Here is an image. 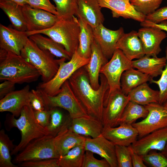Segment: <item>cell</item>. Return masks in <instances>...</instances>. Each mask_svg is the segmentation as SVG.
Instances as JSON below:
<instances>
[{
    "instance_id": "43",
    "label": "cell",
    "mask_w": 167,
    "mask_h": 167,
    "mask_svg": "<svg viewBox=\"0 0 167 167\" xmlns=\"http://www.w3.org/2000/svg\"><path fill=\"white\" fill-rule=\"evenodd\" d=\"M58 159L52 158L28 161L21 163L23 167H59Z\"/></svg>"
},
{
    "instance_id": "37",
    "label": "cell",
    "mask_w": 167,
    "mask_h": 167,
    "mask_svg": "<svg viewBox=\"0 0 167 167\" xmlns=\"http://www.w3.org/2000/svg\"><path fill=\"white\" fill-rule=\"evenodd\" d=\"M163 0H130L131 4L138 12L145 16L158 9Z\"/></svg>"
},
{
    "instance_id": "18",
    "label": "cell",
    "mask_w": 167,
    "mask_h": 167,
    "mask_svg": "<svg viewBox=\"0 0 167 167\" xmlns=\"http://www.w3.org/2000/svg\"><path fill=\"white\" fill-rule=\"evenodd\" d=\"M30 87L27 85L19 90L14 91L0 100V112H9L13 116H19L25 105L30 104Z\"/></svg>"
},
{
    "instance_id": "52",
    "label": "cell",
    "mask_w": 167,
    "mask_h": 167,
    "mask_svg": "<svg viewBox=\"0 0 167 167\" xmlns=\"http://www.w3.org/2000/svg\"><path fill=\"white\" fill-rule=\"evenodd\" d=\"M163 105L167 109V102L165 103Z\"/></svg>"
},
{
    "instance_id": "2",
    "label": "cell",
    "mask_w": 167,
    "mask_h": 167,
    "mask_svg": "<svg viewBox=\"0 0 167 167\" xmlns=\"http://www.w3.org/2000/svg\"><path fill=\"white\" fill-rule=\"evenodd\" d=\"M40 75L37 70L21 55L7 52L0 58V80L15 84L36 81Z\"/></svg>"
},
{
    "instance_id": "16",
    "label": "cell",
    "mask_w": 167,
    "mask_h": 167,
    "mask_svg": "<svg viewBox=\"0 0 167 167\" xmlns=\"http://www.w3.org/2000/svg\"><path fill=\"white\" fill-rule=\"evenodd\" d=\"M84 147L85 151L92 152L105 159L110 167H118L115 145L102 134L95 138L86 137Z\"/></svg>"
},
{
    "instance_id": "42",
    "label": "cell",
    "mask_w": 167,
    "mask_h": 167,
    "mask_svg": "<svg viewBox=\"0 0 167 167\" xmlns=\"http://www.w3.org/2000/svg\"><path fill=\"white\" fill-rule=\"evenodd\" d=\"M30 103L33 110H41L49 109L47 107L40 91L32 89L29 92Z\"/></svg>"
},
{
    "instance_id": "39",
    "label": "cell",
    "mask_w": 167,
    "mask_h": 167,
    "mask_svg": "<svg viewBox=\"0 0 167 167\" xmlns=\"http://www.w3.org/2000/svg\"><path fill=\"white\" fill-rule=\"evenodd\" d=\"M115 152L118 167H132L131 145H115Z\"/></svg>"
},
{
    "instance_id": "32",
    "label": "cell",
    "mask_w": 167,
    "mask_h": 167,
    "mask_svg": "<svg viewBox=\"0 0 167 167\" xmlns=\"http://www.w3.org/2000/svg\"><path fill=\"white\" fill-rule=\"evenodd\" d=\"M148 113V111L144 105L130 101L119 121L118 125L122 124L132 125L138 119L145 118Z\"/></svg>"
},
{
    "instance_id": "50",
    "label": "cell",
    "mask_w": 167,
    "mask_h": 167,
    "mask_svg": "<svg viewBox=\"0 0 167 167\" xmlns=\"http://www.w3.org/2000/svg\"><path fill=\"white\" fill-rule=\"evenodd\" d=\"M13 2L22 6L27 4V0H8Z\"/></svg>"
},
{
    "instance_id": "14",
    "label": "cell",
    "mask_w": 167,
    "mask_h": 167,
    "mask_svg": "<svg viewBox=\"0 0 167 167\" xmlns=\"http://www.w3.org/2000/svg\"><path fill=\"white\" fill-rule=\"evenodd\" d=\"M29 36L26 31H19L0 24V48L20 55Z\"/></svg>"
},
{
    "instance_id": "34",
    "label": "cell",
    "mask_w": 167,
    "mask_h": 167,
    "mask_svg": "<svg viewBox=\"0 0 167 167\" xmlns=\"http://www.w3.org/2000/svg\"><path fill=\"white\" fill-rule=\"evenodd\" d=\"M85 151L84 143L74 147L58 159L59 167H82Z\"/></svg>"
},
{
    "instance_id": "49",
    "label": "cell",
    "mask_w": 167,
    "mask_h": 167,
    "mask_svg": "<svg viewBox=\"0 0 167 167\" xmlns=\"http://www.w3.org/2000/svg\"><path fill=\"white\" fill-rule=\"evenodd\" d=\"M140 25L143 27L157 28L167 32V20L163 21L157 24L145 19L144 21L140 22Z\"/></svg>"
},
{
    "instance_id": "44",
    "label": "cell",
    "mask_w": 167,
    "mask_h": 167,
    "mask_svg": "<svg viewBox=\"0 0 167 167\" xmlns=\"http://www.w3.org/2000/svg\"><path fill=\"white\" fill-rule=\"evenodd\" d=\"M27 4L32 8L43 10L57 15L56 7L50 0H27Z\"/></svg>"
},
{
    "instance_id": "6",
    "label": "cell",
    "mask_w": 167,
    "mask_h": 167,
    "mask_svg": "<svg viewBox=\"0 0 167 167\" xmlns=\"http://www.w3.org/2000/svg\"><path fill=\"white\" fill-rule=\"evenodd\" d=\"M90 58L81 56L76 51L68 62L65 58L59 59V66L54 77L46 82H41L37 88L50 96H54L59 92L63 84L79 68L85 66L89 61Z\"/></svg>"
},
{
    "instance_id": "24",
    "label": "cell",
    "mask_w": 167,
    "mask_h": 167,
    "mask_svg": "<svg viewBox=\"0 0 167 167\" xmlns=\"http://www.w3.org/2000/svg\"><path fill=\"white\" fill-rule=\"evenodd\" d=\"M116 49L121 50L131 61L140 58L145 55L138 32L135 31L124 33L118 41Z\"/></svg>"
},
{
    "instance_id": "1",
    "label": "cell",
    "mask_w": 167,
    "mask_h": 167,
    "mask_svg": "<svg viewBox=\"0 0 167 167\" xmlns=\"http://www.w3.org/2000/svg\"><path fill=\"white\" fill-rule=\"evenodd\" d=\"M68 80L73 91L88 115L102 122L104 101L109 89L105 76L100 74V85L97 89L91 86L84 66L76 71Z\"/></svg>"
},
{
    "instance_id": "19",
    "label": "cell",
    "mask_w": 167,
    "mask_h": 167,
    "mask_svg": "<svg viewBox=\"0 0 167 167\" xmlns=\"http://www.w3.org/2000/svg\"><path fill=\"white\" fill-rule=\"evenodd\" d=\"M98 0L101 8H106L111 11L114 18L122 17L140 22L145 20V16L135 9L130 0Z\"/></svg>"
},
{
    "instance_id": "45",
    "label": "cell",
    "mask_w": 167,
    "mask_h": 167,
    "mask_svg": "<svg viewBox=\"0 0 167 167\" xmlns=\"http://www.w3.org/2000/svg\"><path fill=\"white\" fill-rule=\"evenodd\" d=\"M145 19L157 24L167 20V6L157 9L152 13L146 15Z\"/></svg>"
},
{
    "instance_id": "21",
    "label": "cell",
    "mask_w": 167,
    "mask_h": 167,
    "mask_svg": "<svg viewBox=\"0 0 167 167\" xmlns=\"http://www.w3.org/2000/svg\"><path fill=\"white\" fill-rule=\"evenodd\" d=\"M76 15L92 28L103 24L104 15L98 0H77Z\"/></svg>"
},
{
    "instance_id": "17",
    "label": "cell",
    "mask_w": 167,
    "mask_h": 167,
    "mask_svg": "<svg viewBox=\"0 0 167 167\" xmlns=\"http://www.w3.org/2000/svg\"><path fill=\"white\" fill-rule=\"evenodd\" d=\"M138 34L142 42L145 54L157 57L161 51V44L167 37V34L159 28L150 27L140 28Z\"/></svg>"
},
{
    "instance_id": "15",
    "label": "cell",
    "mask_w": 167,
    "mask_h": 167,
    "mask_svg": "<svg viewBox=\"0 0 167 167\" xmlns=\"http://www.w3.org/2000/svg\"><path fill=\"white\" fill-rule=\"evenodd\" d=\"M167 143V126L155 131L131 145L133 150L142 156L152 150L161 151Z\"/></svg>"
},
{
    "instance_id": "27",
    "label": "cell",
    "mask_w": 167,
    "mask_h": 167,
    "mask_svg": "<svg viewBox=\"0 0 167 167\" xmlns=\"http://www.w3.org/2000/svg\"><path fill=\"white\" fill-rule=\"evenodd\" d=\"M152 78L133 67L129 68L122 73L120 80L121 92L126 95L133 89L140 85L150 81Z\"/></svg>"
},
{
    "instance_id": "20",
    "label": "cell",
    "mask_w": 167,
    "mask_h": 167,
    "mask_svg": "<svg viewBox=\"0 0 167 167\" xmlns=\"http://www.w3.org/2000/svg\"><path fill=\"white\" fill-rule=\"evenodd\" d=\"M118 126L103 128L102 135L115 145L128 146L137 140L138 133L132 125L122 124Z\"/></svg>"
},
{
    "instance_id": "41",
    "label": "cell",
    "mask_w": 167,
    "mask_h": 167,
    "mask_svg": "<svg viewBox=\"0 0 167 167\" xmlns=\"http://www.w3.org/2000/svg\"><path fill=\"white\" fill-rule=\"evenodd\" d=\"M94 153L89 151H85L82 167H110L105 159L98 160L94 156Z\"/></svg>"
},
{
    "instance_id": "46",
    "label": "cell",
    "mask_w": 167,
    "mask_h": 167,
    "mask_svg": "<svg viewBox=\"0 0 167 167\" xmlns=\"http://www.w3.org/2000/svg\"><path fill=\"white\" fill-rule=\"evenodd\" d=\"M34 113L35 118L38 123L42 126L46 128L50 120V109L41 110H34Z\"/></svg>"
},
{
    "instance_id": "47",
    "label": "cell",
    "mask_w": 167,
    "mask_h": 167,
    "mask_svg": "<svg viewBox=\"0 0 167 167\" xmlns=\"http://www.w3.org/2000/svg\"><path fill=\"white\" fill-rule=\"evenodd\" d=\"M14 83L7 80H4L0 84V98H2L7 94L14 91Z\"/></svg>"
},
{
    "instance_id": "30",
    "label": "cell",
    "mask_w": 167,
    "mask_h": 167,
    "mask_svg": "<svg viewBox=\"0 0 167 167\" xmlns=\"http://www.w3.org/2000/svg\"><path fill=\"white\" fill-rule=\"evenodd\" d=\"M128 95L130 101L145 105L153 103H158L159 91L152 89L146 83L132 90Z\"/></svg>"
},
{
    "instance_id": "26",
    "label": "cell",
    "mask_w": 167,
    "mask_h": 167,
    "mask_svg": "<svg viewBox=\"0 0 167 167\" xmlns=\"http://www.w3.org/2000/svg\"><path fill=\"white\" fill-rule=\"evenodd\" d=\"M166 63L165 57L158 58L146 55L131 62L132 67L149 75L152 79L161 75Z\"/></svg>"
},
{
    "instance_id": "9",
    "label": "cell",
    "mask_w": 167,
    "mask_h": 167,
    "mask_svg": "<svg viewBox=\"0 0 167 167\" xmlns=\"http://www.w3.org/2000/svg\"><path fill=\"white\" fill-rule=\"evenodd\" d=\"M131 62L121 50L116 49L110 60L101 68L100 73L105 76L109 86L105 101L112 93L121 90L122 75L126 70L132 67Z\"/></svg>"
},
{
    "instance_id": "51",
    "label": "cell",
    "mask_w": 167,
    "mask_h": 167,
    "mask_svg": "<svg viewBox=\"0 0 167 167\" xmlns=\"http://www.w3.org/2000/svg\"><path fill=\"white\" fill-rule=\"evenodd\" d=\"M161 152L167 158V143L164 149Z\"/></svg>"
},
{
    "instance_id": "33",
    "label": "cell",
    "mask_w": 167,
    "mask_h": 167,
    "mask_svg": "<svg viewBox=\"0 0 167 167\" xmlns=\"http://www.w3.org/2000/svg\"><path fill=\"white\" fill-rule=\"evenodd\" d=\"M57 108H50V120L46 127L50 135L54 137L62 130L68 127L72 119L69 114L66 116Z\"/></svg>"
},
{
    "instance_id": "13",
    "label": "cell",
    "mask_w": 167,
    "mask_h": 167,
    "mask_svg": "<svg viewBox=\"0 0 167 167\" xmlns=\"http://www.w3.org/2000/svg\"><path fill=\"white\" fill-rule=\"evenodd\" d=\"M94 39L100 47L104 54L110 59L116 49L117 43L124 33L123 28L112 30L105 27L103 24L93 28Z\"/></svg>"
},
{
    "instance_id": "5",
    "label": "cell",
    "mask_w": 167,
    "mask_h": 167,
    "mask_svg": "<svg viewBox=\"0 0 167 167\" xmlns=\"http://www.w3.org/2000/svg\"><path fill=\"white\" fill-rule=\"evenodd\" d=\"M21 56L38 71L43 82L52 79L59 66V59L49 52L43 50L29 38L20 53Z\"/></svg>"
},
{
    "instance_id": "8",
    "label": "cell",
    "mask_w": 167,
    "mask_h": 167,
    "mask_svg": "<svg viewBox=\"0 0 167 167\" xmlns=\"http://www.w3.org/2000/svg\"><path fill=\"white\" fill-rule=\"evenodd\" d=\"M54 138L48 135L32 140L16 155L15 162L21 163L28 161L59 158L60 156L55 148Z\"/></svg>"
},
{
    "instance_id": "11",
    "label": "cell",
    "mask_w": 167,
    "mask_h": 167,
    "mask_svg": "<svg viewBox=\"0 0 167 167\" xmlns=\"http://www.w3.org/2000/svg\"><path fill=\"white\" fill-rule=\"evenodd\" d=\"M130 101L129 96L121 90L114 92L107 98L104 101L102 115L104 128L118 125L119 121Z\"/></svg>"
},
{
    "instance_id": "38",
    "label": "cell",
    "mask_w": 167,
    "mask_h": 167,
    "mask_svg": "<svg viewBox=\"0 0 167 167\" xmlns=\"http://www.w3.org/2000/svg\"><path fill=\"white\" fill-rule=\"evenodd\" d=\"M165 54L166 63L160 79L156 80L152 79L149 81L150 83L156 84L158 86L159 88L158 103L162 105L167 102V46L165 48Z\"/></svg>"
},
{
    "instance_id": "4",
    "label": "cell",
    "mask_w": 167,
    "mask_h": 167,
    "mask_svg": "<svg viewBox=\"0 0 167 167\" xmlns=\"http://www.w3.org/2000/svg\"><path fill=\"white\" fill-rule=\"evenodd\" d=\"M9 121L11 126L17 128L21 134V140L11 151V155L17 154L32 140L50 135L47 128L41 126L36 119L30 103L23 108L18 118L12 115Z\"/></svg>"
},
{
    "instance_id": "29",
    "label": "cell",
    "mask_w": 167,
    "mask_h": 167,
    "mask_svg": "<svg viewBox=\"0 0 167 167\" xmlns=\"http://www.w3.org/2000/svg\"><path fill=\"white\" fill-rule=\"evenodd\" d=\"M29 38L40 49L49 52L54 56L69 60L71 59V56L64 47L52 39L41 34L30 35Z\"/></svg>"
},
{
    "instance_id": "22",
    "label": "cell",
    "mask_w": 167,
    "mask_h": 167,
    "mask_svg": "<svg viewBox=\"0 0 167 167\" xmlns=\"http://www.w3.org/2000/svg\"><path fill=\"white\" fill-rule=\"evenodd\" d=\"M91 52L88 63L84 66L88 75L90 84L95 89L100 85V71L101 68L108 61L99 45L94 39L91 45Z\"/></svg>"
},
{
    "instance_id": "23",
    "label": "cell",
    "mask_w": 167,
    "mask_h": 167,
    "mask_svg": "<svg viewBox=\"0 0 167 167\" xmlns=\"http://www.w3.org/2000/svg\"><path fill=\"white\" fill-rule=\"evenodd\" d=\"M69 128L78 135L95 138L101 135L104 127L101 121L89 116L72 119Z\"/></svg>"
},
{
    "instance_id": "10",
    "label": "cell",
    "mask_w": 167,
    "mask_h": 167,
    "mask_svg": "<svg viewBox=\"0 0 167 167\" xmlns=\"http://www.w3.org/2000/svg\"><path fill=\"white\" fill-rule=\"evenodd\" d=\"M148 111L147 117L132 125L137 130L139 138L167 126V109L163 105L153 103L144 105Z\"/></svg>"
},
{
    "instance_id": "31",
    "label": "cell",
    "mask_w": 167,
    "mask_h": 167,
    "mask_svg": "<svg viewBox=\"0 0 167 167\" xmlns=\"http://www.w3.org/2000/svg\"><path fill=\"white\" fill-rule=\"evenodd\" d=\"M78 19L80 28V32L79 45L77 51L82 57L90 58L91 52V45L94 40L93 28L82 20L78 18Z\"/></svg>"
},
{
    "instance_id": "7",
    "label": "cell",
    "mask_w": 167,
    "mask_h": 167,
    "mask_svg": "<svg viewBox=\"0 0 167 167\" xmlns=\"http://www.w3.org/2000/svg\"><path fill=\"white\" fill-rule=\"evenodd\" d=\"M38 89L49 109L53 107L63 108L68 112L72 119L89 116L73 91L68 80L62 85L59 92L54 96L48 95Z\"/></svg>"
},
{
    "instance_id": "36",
    "label": "cell",
    "mask_w": 167,
    "mask_h": 167,
    "mask_svg": "<svg viewBox=\"0 0 167 167\" xmlns=\"http://www.w3.org/2000/svg\"><path fill=\"white\" fill-rule=\"evenodd\" d=\"M56 5L57 16L60 19H70L76 15L77 0H53Z\"/></svg>"
},
{
    "instance_id": "28",
    "label": "cell",
    "mask_w": 167,
    "mask_h": 167,
    "mask_svg": "<svg viewBox=\"0 0 167 167\" xmlns=\"http://www.w3.org/2000/svg\"><path fill=\"white\" fill-rule=\"evenodd\" d=\"M0 7L8 17L13 28L21 31H27L22 6L10 0H0Z\"/></svg>"
},
{
    "instance_id": "35",
    "label": "cell",
    "mask_w": 167,
    "mask_h": 167,
    "mask_svg": "<svg viewBox=\"0 0 167 167\" xmlns=\"http://www.w3.org/2000/svg\"><path fill=\"white\" fill-rule=\"evenodd\" d=\"M4 130L0 131V167H17L11 162V153L15 147Z\"/></svg>"
},
{
    "instance_id": "48",
    "label": "cell",
    "mask_w": 167,
    "mask_h": 167,
    "mask_svg": "<svg viewBox=\"0 0 167 167\" xmlns=\"http://www.w3.org/2000/svg\"><path fill=\"white\" fill-rule=\"evenodd\" d=\"M131 146V160L133 167H146L141 156L135 152Z\"/></svg>"
},
{
    "instance_id": "12",
    "label": "cell",
    "mask_w": 167,
    "mask_h": 167,
    "mask_svg": "<svg viewBox=\"0 0 167 167\" xmlns=\"http://www.w3.org/2000/svg\"><path fill=\"white\" fill-rule=\"evenodd\" d=\"M22 11L28 32L49 28L60 19L57 15L50 12L32 8L27 4L22 6Z\"/></svg>"
},
{
    "instance_id": "25",
    "label": "cell",
    "mask_w": 167,
    "mask_h": 167,
    "mask_svg": "<svg viewBox=\"0 0 167 167\" xmlns=\"http://www.w3.org/2000/svg\"><path fill=\"white\" fill-rule=\"evenodd\" d=\"M86 138L66 127L54 138L55 150L60 157L63 156L74 147L84 143Z\"/></svg>"
},
{
    "instance_id": "40",
    "label": "cell",
    "mask_w": 167,
    "mask_h": 167,
    "mask_svg": "<svg viewBox=\"0 0 167 167\" xmlns=\"http://www.w3.org/2000/svg\"><path fill=\"white\" fill-rule=\"evenodd\" d=\"M152 150L141 156L144 162L152 167H167V158L161 152Z\"/></svg>"
},
{
    "instance_id": "3",
    "label": "cell",
    "mask_w": 167,
    "mask_h": 167,
    "mask_svg": "<svg viewBox=\"0 0 167 167\" xmlns=\"http://www.w3.org/2000/svg\"><path fill=\"white\" fill-rule=\"evenodd\" d=\"M29 36L43 34L62 45L71 57L79 45L80 28L78 18L74 16L70 19H59L51 27L36 31H26Z\"/></svg>"
}]
</instances>
